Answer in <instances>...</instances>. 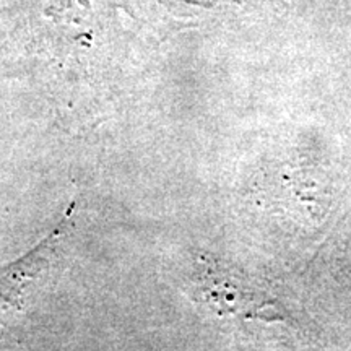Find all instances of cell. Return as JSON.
Returning <instances> with one entry per match:
<instances>
[{
    "mask_svg": "<svg viewBox=\"0 0 351 351\" xmlns=\"http://www.w3.org/2000/svg\"><path fill=\"white\" fill-rule=\"evenodd\" d=\"M184 291L208 314L219 319L280 320V311L265 293L243 275L212 257H199L187 271Z\"/></svg>",
    "mask_w": 351,
    "mask_h": 351,
    "instance_id": "1",
    "label": "cell"
},
{
    "mask_svg": "<svg viewBox=\"0 0 351 351\" xmlns=\"http://www.w3.org/2000/svg\"><path fill=\"white\" fill-rule=\"evenodd\" d=\"M75 202L70 204L62 218L46 238L39 241L33 249L0 267V324L13 314L21 313L29 300L36 295L62 257V249L69 241L70 219L75 215Z\"/></svg>",
    "mask_w": 351,
    "mask_h": 351,
    "instance_id": "2",
    "label": "cell"
}]
</instances>
